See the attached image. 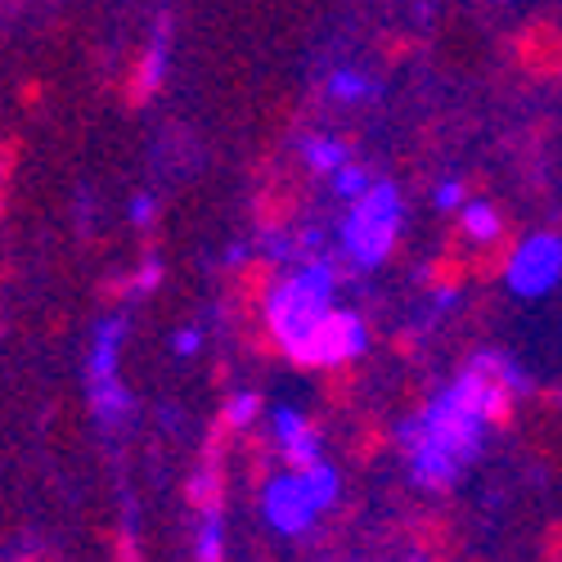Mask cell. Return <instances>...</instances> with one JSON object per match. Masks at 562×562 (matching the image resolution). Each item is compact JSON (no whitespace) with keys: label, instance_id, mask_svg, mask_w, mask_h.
Masks as SVG:
<instances>
[{"label":"cell","instance_id":"obj_5","mask_svg":"<svg viewBox=\"0 0 562 562\" xmlns=\"http://www.w3.org/2000/svg\"><path fill=\"white\" fill-rule=\"evenodd\" d=\"M364 351V324L360 315L351 311H324V319L315 324V329L289 351V364L297 369H329V364H347V360H360Z\"/></svg>","mask_w":562,"mask_h":562},{"label":"cell","instance_id":"obj_16","mask_svg":"<svg viewBox=\"0 0 562 562\" xmlns=\"http://www.w3.org/2000/svg\"><path fill=\"white\" fill-rule=\"evenodd\" d=\"M360 392H364V369L356 360L319 369V401L329 409H351L360 401Z\"/></svg>","mask_w":562,"mask_h":562},{"label":"cell","instance_id":"obj_17","mask_svg":"<svg viewBox=\"0 0 562 562\" xmlns=\"http://www.w3.org/2000/svg\"><path fill=\"white\" fill-rule=\"evenodd\" d=\"M499 225H508V221L499 216V207H491V203H482V199L463 203V207H459V216H454V229L463 234L468 244H477V239H491V234H495Z\"/></svg>","mask_w":562,"mask_h":562},{"label":"cell","instance_id":"obj_28","mask_svg":"<svg viewBox=\"0 0 562 562\" xmlns=\"http://www.w3.org/2000/svg\"><path fill=\"white\" fill-rule=\"evenodd\" d=\"M392 356H396V360H414V356H418V338H414V334H396V338H392Z\"/></svg>","mask_w":562,"mask_h":562},{"label":"cell","instance_id":"obj_26","mask_svg":"<svg viewBox=\"0 0 562 562\" xmlns=\"http://www.w3.org/2000/svg\"><path fill=\"white\" fill-rule=\"evenodd\" d=\"M113 562H139V540L131 531H113Z\"/></svg>","mask_w":562,"mask_h":562},{"label":"cell","instance_id":"obj_24","mask_svg":"<svg viewBox=\"0 0 562 562\" xmlns=\"http://www.w3.org/2000/svg\"><path fill=\"white\" fill-rule=\"evenodd\" d=\"M41 104H45V86H41L36 77H27V81L19 86V109H23V113H36Z\"/></svg>","mask_w":562,"mask_h":562},{"label":"cell","instance_id":"obj_3","mask_svg":"<svg viewBox=\"0 0 562 562\" xmlns=\"http://www.w3.org/2000/svg\"><path fill=\"white\" fill-rule=\"evenodd\" d=\"M315 180H319V171H311L306 158L284 162V167L270 162L266 167V180L257 184V194H252V221H257V229L270 234V239L297 229V221L311 207V184Z\"/></svg>","mask_w":562,"mask_h":562},{"label":"cell","instance_id":"obj_9","mask_svg":"<svg viewBox=\"0 0 562 562\" xmlns=\"http://www.w3.org/2000/svg\"><path fill=\"white\" fill-rule=\"evenodd\" d=\"M558 274H562V244L553 239V234H536V239L522 244L508 284L518 289L522 297H540V293H549L558 284Z\"/></svg>","mask_w":562,"mask_h":562},{"label":"cell","instance_id":"obj_2","mask_svg":"<svg viewBox=\"0 0 562 562\" xmlns=\"http://www.w3.org/2000/svg\"><path fill=\"white\" fill-rule=\"evenodd\" d=\"M329 293H334V274L324 266H311V270H302V274L279 284V293L270 297V324L279 334V347H284V360L324 319V311H329Z\"/></svg>","mask_w":562,"mask_h":562},{"label":"cell","instance_id":"obj_19","mask_svg":"<svg viewBox=\"0 0 562 562\" xmlns=\"http://www.w3.org/2000/svg\"><path fill=\"white\" fill-rule=\"evenodd\" d=\"M302 158L319 176H338L342 171V145H334V139H311V145H302Z\"/></svg>","mask_w":562,"mask_h":562},{"label":"cell","instance_id":"obj_10","mask_svg":"<svg viewBox=\"0 0 562 562\" xmlns=\"http://www.w3.org/2000/svg\"><path fill=\"white\" fill-rule=\"evenodd\" d=\"M162 72H167V50H162V45H145V50H135L122 64V72H117V100H122V109H131V113L145 109L162 90Z\"/></svg>","mask_w":562,"mask_h":562},{"label":"cell","instance_id":"obj_20","mask_svg":"<svg viewBox=\"0 0 562 562\" xmlns=\"http://www.w3.org/2000/svg\"><path fill=\"white\" fill-rule=\"evenodd\" d=\"M90 401H95L100 418H117L122 405H126V392H122L117 379H90Z\"/></svg>","mask_w":562,"mask_h":562},{"label":"cell","instance_id":"obj_32","mask_svg":"<svg viewBox=\"0 0 562 562\" xmlns=\"http://www.w3.org/2000/svg\"><path fill=\"white\" fill-rule=\"evenodd\" d=\"M23 0H0V14H10V10H19Z\"/></svg>","mask_w":562,"mask_h":562},{"label":"cell","instance_id":"obj_15","mask_svg":"<svg viewBox=\"0 0 562 562\" xmlns=\"http://www.w3.org/2000/svg\"><path fill=\"white\" fill-rule=\"evenodd\" d=\"M274 459H279V441L274 437H266L257 428H248L239 437V468H244V477H248L252 491H266L274 482Z\"/></svg>","mask_w":562,"mask_h":562},{"label":"cell","instance_id":"obj_13","mask_svg":"<svg viewBox=\"0 0 562 562\" xmlns=\"http://www.w3.org/2000/svg\"><path fill=\"white\" fill-rule=\"evenodd\" d=\"M225 491H229V459L199 450V468H194L190 486H184V499H190V508L199 513V518H221Z\"/></svg>","mask_w":562,"mask_h":562},{"label":"cell","instance_id":"obj_22","mask_svg":"<svg viewBox=\"0 0 562 562\" xmlns=\"http://www.w3.org/2000/svg\"><path fill=\"white\" fill-rule=\"evenodd\" d=\"M194 562H225V549H221V527L216 518H207L203 536H199V549H194Z\"/></svg>","mask_w":562,"mask_h":562},{"label":"cell","instance_id":"obj_6","mask_svg":"<svg viewBox=\"0 0 562 562\" xmlns=\"http://www.w3.org/2000/svg\"><path fill=\"white\" fill-rule=\"evenodd\" d=\"M508 59L527 81H562V23L553 14L527 19L508 36Z\"/></svg>","mask_w":562,"mask_h":562},{"label":"cell","instance_id":"obj_23","mask_svg":"<svg viewBox=\"0 0 562 562\" xmlns=\"http://www.w3.org/2000/svg\"><path fill=\"white\" fill-rule=\"evenodd\" d=\"M540 562H562V518L544 522V531H540Z\"/></svg>","mask_w":562,"mask_h":562},{"label":"cell","instance_id":"obj_8","mask_svg":"<svg viewBox=\"0 0 562 562\" xmlns=\"http://www.w3.org/2000/svg\"><path fill=\"white\" fill-rule=\"evenodd\" d=\"M468 284H473V244H468L463 234L450 225L441 252L424 266V289H428L437 302H450V297H459Z\"/></svg>","mask_w":562,"mask_h":562},{"label":"cell","instance_id":"obj_30","mask_svg":"<svg viewBox=\"0 0 562 562\" xmlns=\"http://www.w3.org/2000/svg\"><path fill=\"white\" fill-rule=\"evenodd\" d=\"M14 562H59V558H55L50 549H23Z\"/></svg>","mask_w":562,"mask_h":562},{"label":"cell","instance_id":"obj_11","mask_svg":"<svg viewBox=\"0 0 562 562\" xmlns=\"http://www.w3.org/2000/svg\"><path fill=\"white\" fill-rule=\"evenodd\" d=\"M274 441H279V463H284L293 477H306L324 463L319 459V428L293 409H284L274 418Z\"/></svg>","mask_w":562,"mask_h":562},{"label":"cell","instance_id":"obj_27","mask_svg":"<svg viewBox=\"0 0 562 562\" xmlns=\"http://www.w3.org/2000/svg\"><path fill=\"white\" fill-rule=\"evenodd\" d=\"M334 180H338V194H347V199H360V194H364V171H351V167H347V171H338Z\"/></svg>","mask_w":562,"mask_h":562},{"label":"cell","instance_id":"obj_25","mask_svg":"<svg viewBox=\"0 0 562 562\" xmlns=\"http://www.w3.org/2000/svg\"><path fill=\"white\" fill-rule=\"evenodd\" d=\"M334 95H338V100H360V95H369V81L342 72V77H334Z\"/></svg>","mask_w":562,"mask_h":562},{"label":"cell","instance_id":"obj_21","mask_svg":"<svg viewBox=\"0 0 562 562\" xmlns=\"http://www.w3.org/2000/svg\"><path fill=\"white\" fill-rule=\"evenodd\" d=\"M414 50H418V41H414L409 32H383V36H379V59H383L387 68H401L405 59H414Z\"/></svg>","mask_w":562,"mask_h":562},{"label":"cell","instance_id":"obj_1","mask_svg":"<svg viewBox=\"0 0 562 562\" xmlns=\"http://www.w3.org/2000/svg\"><path fill=\"white\" fill-rule=\"evenodd\" d=\"M450 396L473 409L486 424V432H513L518 428L522 383H518V369H508V360H499V356H477L459 373Z\"/></svg>","mask_w":562,"mask_h":562},{"label":"cell","instance_id":"obj_12","mask_svg":"<svg viewBox=\"0 0 562 562\" xmlns=\"http://www.w3.org/2000/svg\"><path fill=\"white\" fill-rule=\"evenodd\" d=\"M522 234L518 225H499L491 239H477L473 244V284H499V279L513 274L518 266V252H522Z\"/></svg>","mask_w":562,"mask_h":562},{"label":"cell","instance_id":"obj_29","mask_svg":"<svg viewBox=\"0 0 562 562\" xmlns=\"http://www.w3.org/2000/svg\"><path fill=\"white\" fill-rule=\"evenodd\" d=\"M176 351H180V356L199 351V329H180V338H176Z\"/></svg>","mask_w":562,"mask_h":562},{"label":"cell","instance_id":"obj_18","mask_svg":"<svg viewBox=\"0 0 562 562\" xmlns=\"http://www.w3.org/2000/svg\"><path fill=\"white\" fill-rule=\"evenodd\" d=\"M19 154H23V139L0 135V221H5V212H10V184H14V171H19Z\"/></svg>","mask_w":562,"mask_h":562},{"label":"cell","instance_id":"obj_31","mask_svg":"<svg viewBox=\"0 0 562 562\" xmlns=\"http://www.w3.org/2000/svg\"><path fill=\"white\" fill-rule=\"evenodd\" d=\"M135 221H139V225H149V221H154V203H149V199L135 207Z\"/></svg>","mask_w":562,"mask_h":562},{"label":"cell","instance_id":"obj_7","mask_svg":"<svg viewBox=\"0 0 562 562\" xmlns=\"http://www.w3.org/2000/svg\"><path fill=\"white\" fill-rule=\"evenodd\" d=\"M405 540H409V558H418V562H454L459 549H463L459 522L441 508L414 513V518L405 522Z\"/></svg>","mask_w":562,"mask_h":562},{"label":"cell","instance_id":"obj_14","mask_svg":"<svg viewBox=\"0 0 562 562\" xmlns=\"http://www.w3.org/2000/svg\"><path fill=\"white\" fill-rule=\"evenodd\" d=\"M392 441H396V432H392V424L383 414H360L356 424H351V432H347V459L356 463V468H369V463H379L387 450H392Z\"/></svg>","mask_w":562,"mask_h":562},{"label":"cell","instance_id":"obj_4","mask_svg":"<svg viewBox=\"0 0 562 562\" xmlns=\"http://www.w3.org/2000/svg\"><path fill=\"white\" fill-rule=\"evenodd\" d=\"M396 225H401V203L392 184H373L364 190L347 216L342 244L360 266H379L396 248Z\"/></svg>","mask_w":562,"mask_h":562}]
</instances>
